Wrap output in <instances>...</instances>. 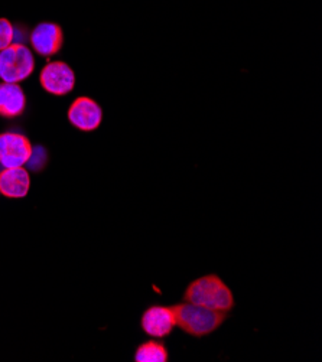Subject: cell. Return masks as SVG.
Instances as JSON below:
<instances>
[{"label":"cell","instance_id":"cell-1","mask_svg":"<svg viewBox=\"0 0 322 362\" xmlns=\"http://www.w3.org/2000/svg\"><path fill=\"white\" fill-rule=\"evenodd\" d=\"M184 300L226 313L236 305L231 288L217 274H205L190 283L184 292Z\"/></svg>","mask_w":322,"mask_h":362},{"label":"cell","instance_id":"cell-2","mask_svg":"<svg viewBox=\"0 0 322 362\" xmlns=\"http://www.w3.org/2000/svg\"><path fill=\"white\" fill-rule=\"evenodd\" d=\"M171 308L175 316L176 327L195 338H202L217 331L229 315L226 312L211 310L185 300Z\"/></svg>","mask_w":322,"mask_h":362},{"label":"cell","instance_id":"cell-3","mask_svg":"<svg viewBox=\"0 0 322 362\" xmlns=\"http://www.w3.org/2000/svg\"><path fill=\"white\" fill-rule=\"evenodd\" d=\"M35 69V58L32 51L22 44H12L0 51V78L4 83H15L26 80Z\"/></svg>","mask_w":322,"mask_h":362},{"label":"cell","instance_id":"cell-4","mask_svg":"<svg viewBox=\"0 0 322 362\" xmlns=\"http://www.w3.org/2000/svg\"><path fill=\"white\" fill-rule=\"evenodd\" d=\"M42 88L52 95H67L76 87L73 68L62 61L48 62L40 74Z\"/></svg>","mask_w":322,"mask_h":362},{"label":"cell","instance_id":"cell-5","mask_svg":"<svg viewBox=\"0 0 322 362\" xmlns=\"http://www.w3.org/2000/svg\"><path fill=\"white\" fill-rule=\"evenodd\" d=\"M32 153L29 139L16 132L0 134V166L21 168L25 166Z\"/></svg>","mask_w":322,"mask_h":362},{"label":"cell","instance_id":"cell-6","mask_svg":"<svg viewBox=\"0 0 322 362\" xmlns=\"http://www.w3.org/2000/svg\"><path fill=\"white\" fill-rule=\"evenodd\" d=\"M32 49L41 57H52L62 48L64 33L59 25L52 22H42L33 28L29 33Z\"/></svg>","mask_w":322,"mask_h":362},{"label":"cell","instance_id":"cell-7","mask_svg":"<svg viewBox=\"0 0 322 362\" xmlns=\"http://www.w3.org/2000/svg\"><path fill=\"white\" fill-rule=\"evenodd\" d=\"M68 120L81 132H94L103 122V110L90 97H79L68 108Z\"/></svg>","mask_w":322,"mask_h":362},{"label":"cell","instance_id":"cell-8","mask_svg":"<svg viewBox=\"0 0 322 362\" xmlns=\"http://www.w3.org/2000/svg\"><path fill=\"white\" fill-rule=\"evenodd\" d=\"M140 327L143 332L152 338H165L171 335L176 327L172 308L161 305L149 306L142 315Z\"/></svg>","mask_w":322,"mask_h":362},{"label":"cell","instance_id":"cell-9","mask_svg":"<svg viewBox=\"0 0 322 362\" xmlns=\"http://www.w3.org/2000/svg\"><path fill=\"white\" fill-rule=\"evenodd\" d=\"M30 188V177L28 170L21 168H5L0 172V194L6 198H25Z\"/></svg>","mask_w":322,"mask_h":362},{"label":"cell","instance_id":"cell-10","mask_svg":"<svg viewBox=\"0 0 322 362\" xmlns=\"http://www.w3.org/2000/svg\"><path fill=\"white\" fill-rule=\"evenodd\" d=\"M26 108V95L19 84H0V116L6 119L19 117Z\"/></svg>","mask_w":322,"mask_h":362},{"label":"cell","instance_id":"cell-11","mask_svg":"<svg viewBox=\"0 0 322 362\" xmlns=\"http://www.w3.org/2000/svg\"><path fill=\"white\" fill-rule=\"evenodd\" d=\"M136 362H168L169 352L165 344L159 341H146L137 346L134 352Z\"/></svg>","mask_w":322,"mask_h":362},{"label":"cell","instance_id":"cell-12","mask_svg":"<svg viewBox=\"0 0 322 362\" xmlns=\"http://www.w3.org/2000/svg\"><path fill=\"white\" fill-rule=\"evenodd\" d=\"M48 163V153L44 148L38 146V148H32V153H30V158L28 160V166L30 170L33 172H40L42 170Z\"/></svg>","mask_w":322,"mask_h":362},{"label":"cell","instance_id":"cell-13","mask_svg":"<svg viewBox=\"0 0 322 362\" xmlns=\"http://www.w3.org/2000/svg\"><path fill=\"white\" fill-rule=\"evenodd\" d=\"M13 44V25L8 21L0 18V51H4Z\"/></svg>","mask_w":322,"mask_h":362}]
</instances>
